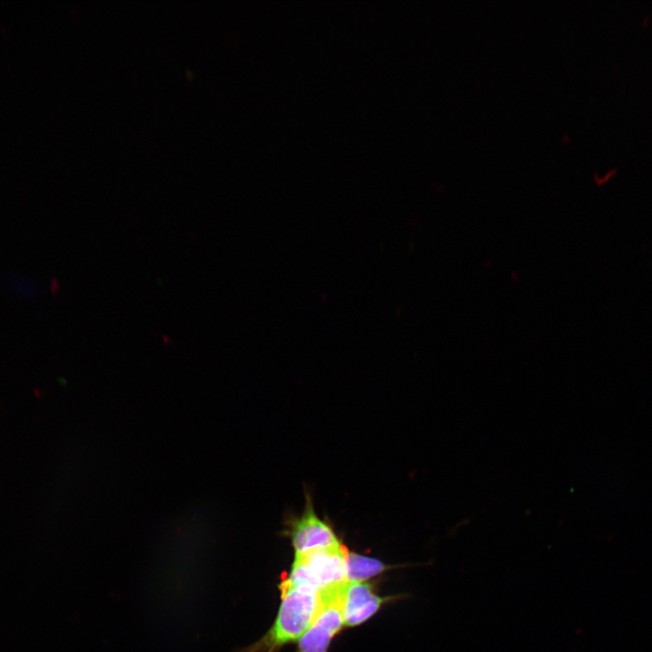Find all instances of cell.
I'll list each match as a JSON object with an SVG mask.
<instances>
[{
    "instance_id": "obj_2",
    "label": "cell",
    "mask_w": 652,
    "mask_h": 652,
    "mask_svg": "<svg viewBox=\"0 0 652 652\" xmlns=\"http://www.w3.org/2000/svg\"><path fill=\"white\" fill-rule=\"evenodd\" d=\"M349 550L342 543L294 554L287 580L307 583L319 591L330 585L347 581Z\"/></svg>"
},
{
    "instance_id": "obj_6",
    "label": "cell",
    "mask_w": 652,
    "mask_h": 652,
    "mask_svg": "<svg viewBox=\"0 0 652 652\" xmlns=\"http://www.w3.org/2000/svg\"><path fill=\"white\" fill-rule=\"evenodd\" d=\"M390 568V566L385 565L377 559L349 551L347 556V581H363Z\"/></svg>"
},
{
    "instance_id": "obj_3",
    "label": "cell",
    "mask_w": 652,
    "mask_h": 652,
    "mask_svg": "<svg viewBox=\"0 0 652 652\" xmlns=\"http://www.w3.org/2000/svg\"><path fill=\"white\" fill-rule=\"evenodd\" d=\"M347 581L320 590L317 614L298 641L296 652H328L332 638L344 625L343 608Z\"/></svg>"
},
{
    "instance_id": "obj_1",
    "label": "cell",
    "mask_w": 652,
    "mask_h": 652,
    "mask_svg": "<svg viewBox=\"0 0 652 652\" xmlns=\"http://www.w3.org/2000/svg\"><path fill=\"white\" fill-rule=\"evenodd\" d=\"M282 602L273 626L249 652H275L299 640L312 623L320 604V591L307 583L283 579L280 584Z\"/></svg>"
},
{
    "instance_id": "obj_4",
    "label": "cell",
    "mask_w": 652,
    "mask_h": 652,
    "mask_svg": "<svg viewBox=\"0 0 652 652\" xmlns=\"http://www.w3.org/2000/svg\"><path fill=\"white\" fill-rule=\"evenodd\" d=\"M286 524L284 533L290 538L295 554L341 543L332 526L317 514L312 499L307 492L302 513L290 517Z\"/></svg>"
},
{
    "instance_id": "obj_5",
    "label": "cell",
    "mask_w": 652,
    "mask_h": 652,
    "mask_svg": "<svg viewBox=\"0 0 652 652\" xmlns=\"http://www.w3.org/2000/svg\"><path fill=\"white\" fill-rule=\"evenodd\" d=\"M374 592L369 582L347 581L345 587L343 620L344 626L354 627L370 618L385 602Z\"/></svg>"
}]
</instances>
